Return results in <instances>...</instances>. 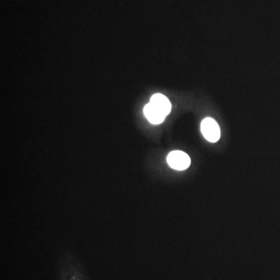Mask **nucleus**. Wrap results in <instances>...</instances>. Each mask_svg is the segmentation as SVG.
I'll use <instances>...</instances> for the list:
<instances>
[{
    "label": "nucleus",
    "instance_id": "1",
    "mask_svg": "<svg viewBox=\"0 0 280 280\" xmlns=\"http://www.w3.org/2000/svg\"><path fill=\"white\" fill-rule=\"evenodd\" d=\"M201 131L208 142L217 143L221 138V129L214 118H205L201 124Z\"/></svg>",
    "mask_w": 280,
    "mask_h": 280
},
{
    "label": "nucleus",
    "instance_id": "2",
    "mask_svg": "<svg viewBox=\"0 0 280 280\" xmlns=\"http://www.w3.org/2000/svg\"><path fill=\"white\" fill-rule=\"evenodd\" d=\"M167 161L171 168L178 171L186 170L191 165L189 156L182 151H175L170 153Z\"/></svg>",
    "mask_w": 280,
    "mask_h": 280
},
{
    "label": "nucleus",
    "instance_id": "3",
    "mask_svg": "<svg viewBox=\"0 0 280 280\" xmlns=\"http://www.w3.org/2000/svg\"><path fill=\"white\" fill-rule=\"evenodd\" d=\"M144 112L147 120L154 125L162 123L166 118V115L156 108L151 103H149L144 107Z\"/></svg>",
    "mask_w": 280,
    "mask_h": 280
},
{
    "label": "nucleus",
    "instance_id": "4",
    "mask_svg": "<svg viewBox=\"0 0 280 280\" xmlns=\"http://www.w3.org/2000/svg\"><path fill=\"white\" fill-rule=\"evenodd\" d=\"M151 104L155 107L156 108L159 110L160 111L167 115L171 112V104L169 100L166 98L165 96L161 94H156L153 95L151 99Z\"/></svg>",
    "mask_w": 280,
    "mask_h": 280
}]
</instances>
